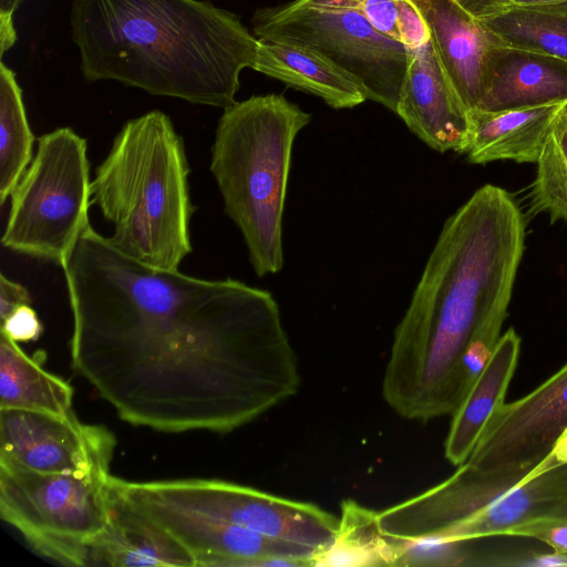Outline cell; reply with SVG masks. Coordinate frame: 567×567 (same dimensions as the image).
I'll return each mask as SVG.
<instances>
[{
    "mask_svg": "<svg viewBox=\"0 0 567 567\" xmlns=\"http://www.w3.org/2000/svg\"><path fill=\"white\" fill-rule=\"evenodd\" d=\"M61 267L72 368L121 420L228 433L298 392L297 355L268 290L148 267L91 224Z\"/></svg>",
    "mask_w": 567,
    "mask_h": 567,
    "instance_id": "1",
    "label": "cell"
},
{
    "mask_svg": "<svg viewBox=\"0 0 567 567\" xmlns=\"http://www.w3.org/2000/svg\"><path fill=\"white\" fill-rule=\"evenodd\" d=\"M525 248V219L487 184L444 223L394 330L382 395L401 417L453 415L501 338Z\"/></svg>",
    "mask_w": 567,
    "mask_h": 567,
    "instance_id": "2",
    "label": "cell"
},
{
    "mask_svg": "<svg viewBox=\"0 0 567 567\" xmlns=\"http://www.w3.org/2000/svg\"><path fill=\"white\" fill-rule=\"evenodd\" d=\"M70 24L85 81L221 109L259 47L236 14L200 0H72Z\"/></svg>",
    "mask_w": 567,
    "mask_h": 567,
    "instance_id": "3",
    "label": "cell"
},
{
    "mask_svg": "<svg viewBox=\"0 0 567 567\" xmlns=\"http://www.w3.org/2000/svg\"><path fill=\"white\" fill-rule=\"evenodd\" d=\"M188 175L183 140L165 113L126 122L91 182L92 204L113 226L111 245L148 267L178 270L192 252Z\"/></svg>",
    "mask_w": 567,
    "mask_h": 567,
    "instance_id": "4",
    "label": "cell"
},
{
    "mask_svg": "<svg viewBox=\"0 0 567 567\" xmlns=\"http://www.w3.org/2000/svg\"><path fill=\"white\" fill-rule=\"evenodd\" d=\"M311 114L284 95H255L224 109L212 146L210 172L224 212L239 229L257 276L284 267L282 217L299 132Z\"/></svg>",
    "mask_w": 567,
    "mask_h": 567,
    "instance_id": "5",
    "label": "cell"
},
{
    "mask_svg": "<svg viewBox=\"0 0 567 567\" xmlns=\"http://www.w3.org/2000/svg\"><path fill=\"white\" fill-rule=\"evenodd\" d=\"M546 516H567V464L539 475L536 468L483 473L467 463L425 492L379 512L385 535L434 536L463 544Z\"/></svg>",
    "mask_w": 567,
    "mask_h": 567,
    "instance_id": "6",
    "label": "cell"
},
{
    "mask_svg": "<svg viewBox=\"0 0 567 567\" xmlns=\"http://www.w3.org/2000/svg\"><path fill=\"white\" fill-rule=\"evenodd\" d=\"M86 141L70 127L42 135L12 190L3 247L62 266L90 225Z\"/></svg>",
    "mask_w": 567,
    "mask_h": 567,
    "instance_id": "7",
    "label": "cell"
},
{
    "mask_svg": "<svg viewBox=\"0 0 567 567\" xmlns=\"http://www.w3.org/2000/svg\"><path fill=\"white\" fill-rule=\"evenodd\" d=\"M254 34L321 55L363 92L395 113L408 66V49L379 32L343 0H293L262 8L252 17Z\"/></svg>",
    "mask_w": 567,
    "mask_h": 567,
    "instance_id": "8",
    "label": "cell"
},
{
    "mask_svg": "<svg viewBox=\"0 0 567 567\" xmlns=\"http://www.w3.org/2000/svg\"><path fill=\"white\" fill-rule=\"evenodd\" d=\"M111 474H53L0 464V515L39 554L89 566L90 547L109 520Z\"/></svg>",
    "mask_w": 567,
    "mask_h": 567,
    "instance_id": "9",
    "label": "cell"
},
{
    "mask_svg": "<svg viewBox=\"0 0 567 567\" xmlns=\"http://www.w3.org/2000/svg\"><path fill=\"white\" fill-rule=\"evenodd\" d=\"M127 501L159 503L244 527L320 553L337 535L339 518L321 507L249 486L205 478L131 482L109 477ZM316 554V555H317Z\"/></svg>",
    "mask_w": 567,
    "mask_h": 567,
    "instance_id": "10",
    "label": "cell"
},
{
    "mask_svg": "<svg viewBox=\"0 0 567 567\" xmlns=\"http://www.w3.org/2000/svg\"><path fill=\"white\" fill-rule=\"evenodd\" d=\"M566 429L567 362L523 398L503 403L465 463L483 473L533 471Z\"/></svg>",
    "mask_w": 567,
    "mask_h": 567,
    "instance_id": "11",
    "label": "cell"
},
{
    "mask_svg": "<svg viewBox=\"0 0 567 567\" xmlns=\"http://www.w3.org/2000/svg\"><path fill=\"white\" fill-rule=\"evenodd\" d=\"M115 445L109 429L83 423L73 411L0 410V464L41 473L110 474Z\"/></svg>",
    "mask_w": 567,
    "mask_h": 567,
    "instance_id": "12",
    "label": "cell"
},
{
    "mask_svg": "<svg viewBox=\"0 0 567 567\" xmlns=\"http://www.w3.org/2000/svg\"><path fill=\"white\" fill-rule=\"evenodd\" d=\"M127 502L178 540L193 556L196 567L302 566L303 559L310 560L313 566L317 553L307 546L270 538L159 503Z\"/></svg>",
    "mask_w": 567,
    "mask_h": 567,
    "instance_id": "13",
    "label": "cell"
},
{
    "mask_svg": "<svg viewBox=\"0 0 567 567\" xmlns=\"http://www.w3.org/2000/svg\"><path fill=\"white\" fill-rule=\"evenodd\" d=\"M408 52L395 113L432 150L464 154L470 136V110L445 73L431 40Z\"/></svg>",
    "mask_w": 567,
    "mask_h": 567,
    "instance_id": "14",
    "label": "cell"
},
{
    "mask_svg": "<svg viewBox=\"0 0 567 567\" xmlns=\"http://www.w3.org/2000/svg\"><path fill=\"white\" fill-rule=\"evenodd\" d=\"M421 12L435 53L457 94L478 107L488 59L499 40L454 0H411Z\"/></svg>",
    "mask_w": 567,
    "mask_h": 567,
    "instance_id": "15",
    "label": "cell"
},
{
    "mask_svg": "<svg viewBox=\"0 0 567 567\" xmlns=\"http://www.w3.org/2000/svg\"><path fill=\"white\" fill-rule=\"evenodd\" d=\"M567 101V60L498 42L476 110L502 111Z\"/></svg>",
    "mask_w": 567,
    "mask_h": 567,
    "instance_id": "16",
    "label": "cell"
},
{
    "mask_svg": "<svg viewBox=\"0 0 567 567\" xmlns=\"http://www.w3.org/2000/svg\"><path fill=\"white\" fill-rule=\"evenodd\" d=\"M90 565L193 567L195 560L164 527L109 486V520L91 544Z\"/></svg>",
    "mask_w": 567,
    "mask_h": 567,
    "instance_id": "17",
    "label": "cell"
},
{
    "mask_svg": "<svg viewBox=\"0 0 567 567\" xmlns=\"http://www.w3.org/2000/svg\"><path fill=\"white\" fill-rule=\"evenodd\" d=\"M567 101L502 111H470L465 151L472 164L514 161L536 164L547 136Z\"/></svg>",
    "mask_w": 567,
    "mask_h": 567,
    "instance_id": "18",
    "label": "cell"
},
{
    "mask_svg": "<svg viewBox=\"0 0 567 567\" xmlns=\"http://www.w3.org/2000/svg\"><path fill=\"white\" fill-rule=\"evenodd\" d=\"M522 339L514 328L501 336L481 373L472 384L452 421L444 443L445 458L463 464L474 450L491 415L505 403L517 368Z\"/></svg>",
    "mask_w": 567,
    "mask_h": 567,
    "instance_id": "19",
    "label": "cell"
},
{
    "mask_svg": "<svg viewBox=\"0 0 567 567\" xmlns=\"http://www.w3.org/2000/svg\"><path fill=\"white\" fill-rule=\"evenodd\" d=\"M254 70L317 95L337 110L352 109L367 100L347 74L302 47L259 39Z\"/></svg>",
    "mask_w": 567,
    "mask_h": 567,
    "instance_id": "20",
    "label": "cell"
},
{
    "mask_svg": "<svg viewBox=\"0 0 567 567\" xmlns=\"http://www.w3.org/2000/svg\"><path fill=\"white\" fill-rule=\"evenodd\" d=\"M73 389L45 371L17 342L0 332V410L63 415L72 411Z\"/></svg>",
    "mask_w": 567,
    "mask_h": 567,
    "instance_id": "21",
    "label": "cell"
},
{
    "mask_svg": "<svg viewBox=\"0 0 567 567\" xmlns=\"http://www.w3.org/2000/svg\"><path fill=\"white\" fill-rule=\"evenodd\" d=\"M340 508L337 535L313 557V566H396V546L382 532L379 512L351 498L344 499Z\"/></svg>",
    "mask_w": 567,
    "mask_h": 567,
    "instance_id": "22",
    "label": "cell"
},
{
    "mask_svg": "<svg viewBox=\"0 0 567 567\" xmlns=\"http://www.w3.org/2000/svg\"><path fill=\"white\" fill-rule=\"evenodd\" d=\"M481 22L505 44L567 60V2L513 6Z\"/></svg>",
    "mask_w": 567,
    "mask_h": 567,
    "instance_id": "23",
    "label": "cell"
},
{
    "mask_svg": "<svg viewBox=\"0 0 567 567\" xmlns=\"http://www.w3.org/2000/svg\"><path fill=\"white\" fill-rule=\"evenodd\" d=\"M31 132L16 75L0 64V205L11 195L32 161Z\"/></svg>",
    "mask_w": 567,
    "mask_h": 567,
    "instance_id": "24",
    "label": "cell"
},
{
    "mask_svg": "<svg viewBox=\"0 0 567 567\" xmlns=\"http://www.w3.org/2000/svg\"><path fill=\"white\" fill-rule=\"evenodd\" d=\"M536 165L530 210L567 223V106L557 116Z\"/></svg>",
    "mask_w": 567,
    "mask_h": 567,
    "instance_id": "25",
    "label": "cell"
},
{
    "mask_svg": "<svg viewBox=\"0 0 567 567\" xmlns=\"http://www.w3.org/2000/svg\"><path fill=\"white\" fill-rule=\"evenodd\" d=\"M506 536L533 538L554 553L567 554V516L539 517L511 528Z\"/></svg>",
    "mask_w": 567,
    "mask_h": 567,
    "instance_id": "26",
    "label": "cell"
},
{
    "mask_svg": "<svg viewBox=\"0 0 567 567\" xmlns=\"http://www.w3.org/2000/svg\"><path fill=\"white\" fill-rule=\"evenodd\" d=\"M359 11L379 32L400 41L398 0H343Z\"/></svg>",
    "mask_w": 567,
    "mask_h": 567,
    "instance_id": "27",
    "label": "cell"
},
{
    "mask_svg": "<svg viewBox=\"0 0 567 567\" xmlns=\"http://www.w3.org/2000/svg\"><path fill=\"white\" fill-rule=\"evenodd\" d=\"M400 41L406 49H416L430 41L426 23L411 0H398Z\"/></svg>",
    "mask_w": 567,
    "mask_h": 567,
    "instance_id": "28",
    "label": "cell"
},
{
    "mask_svg": "<svg viewBox=\"0 0 567 567\" xmlns=\"http://www.w3.org/2000/svg\"><path fill=\"white\" fill-rule=\"evenodd\" d=\"M42 331L43 326L30 305L14 309L0 324V332L17 343L35 341Z\"/></svg>",
    "mask_w": 567,
    "mask_h": 567,
    "instance_id": "29",
    "label": "cell"
},
{
    "mask_svg": "<svg viewBox=\"0 0 567 567\" xmlns=\"http://www.w3.org/2000/svg\"><path fill=\"white\" fill-rule=\"evenodd\" d=\"M29 291L22 285L0 275V319H6L14 309L30 305Z\"/></svg>",
    "mask_w": 567,
    "mask_h": 567,
    "instance_id": "30",
    "label": "cell"
},
{
    "mask_svg": "<svg viewBox=\"0 0 567 567\" xmlns=\"http://www.w3.org/2000/svg\"><path fill=\"white\" fill-rule=\"evenodd\" d=\"M465 12L478 21L494 18L514 6L513 0H454Z\"/></svg>",
    "mask_w": 567,
    "mask_h": 567,
    "instance_id": "31",
    "label": "cell"
},
{
    "mask_svg": "<svg viewBox=\"0 0 567 567\" xmlns=\"http://www.w3.org/2000/svg\"><path fill=\"white\" fill-rule=\"evenodd\" d=\"M563 464H567V429L551 453L537 465V475Z\"/></svg>",
    "mask_w": 567,
    "mask_h": 567,
    "instance_id": "32",
    "label": "cell"
},
{
    "mask_svg": "<svg viewBox=\"0 0 567 567\" xmlns=\"http://www.w3.org/2000/svg\"><path fill=\"white\" fill-rule=\"evenodd\" d=\"M23 0H0V22H12V14Z\"/></svg>",
    "mask_w": 567,
    "mask_h": 567,
    "instance_id": "33",
    "label": "cell"
},
{
    "mask_svg": "<svg viewBox=\"0 0 567 567\" xmlns=\"http://www.w3.org/2000/svg\"><path fill=\"white\" fill-rule=\"evenodd\" d=\"M514 6H537L567 2V0H513Z\"/></svg>",
    "mask_w": 567,
    "mask_h": 567,
    "instance_id": "34",
    "label": "cell"
}]
</instances>
